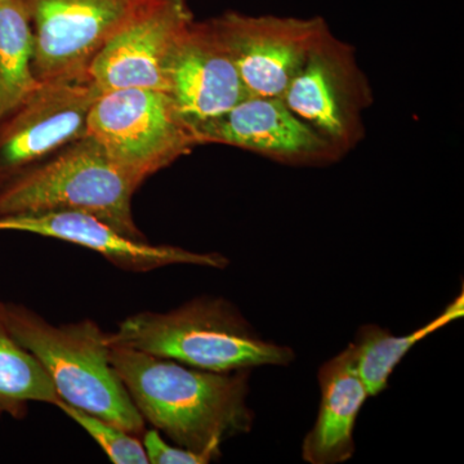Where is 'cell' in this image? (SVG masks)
Here are the masks:
<instances>
[{
  "instance_id": "6da1fadb",
  "label": "cell",
  "mask_w": 464,
  "mask_h": 464,
  "mask_svg": "<svg viewBox=\"0 0 464 464\" xmlns=\"http://www.w3.org/2000/svg\"><path fill=\"white\" fill-rule=\"evenodd\" d=\"M110 360L143 420L179 447L219 459L222 442L253 429L252 371H201L119 346Z\"/></svg>"
},
{
  "instance_id": "7a4b0ae2",
  "label": "cell",
  "mask_w": 464,
  "mask_h": 464,
  "mask_svg": "<svg viewBox=\"0 0 464 464\" xmlns=\"http://www.w3.org/2000/svg\"><path fill=\"white\" fill-rule=\"evenodd\" d=\"M108 341L110 346L217 373L288 366L295 360L292 348L262 338L227 299L209 295L168 313L128 316L114 333H108Z\"/></svg>"
},
{
  "instance_id": "3957f363",
  "label": "cell",
  "mask_w": 464,
  "mask_h": 464,
  "mask_svg": "<svg viewBox=\"0 0 464 464\" xmlns=\"http://www.w3.org/2000/svg\"><path fill=\"white\" fill-rule=\"evenodd\" d=\"M9 332L41 362L61 401L142 436L146 422L110 360L108 333L92 320L54 325L23 304H2Z\"/></svg>"
},
{
  "instance_id": "277c9868",
  "label": "cell",
  "mask_w": 464,
  "mask_h": 464,
  "mask_svg": "<svg viewBox=\"0 0 464 464\" xmlns=\"http://www.w3.org/2000/svg\"><path fill=\"white\" fill-rule=\"evenodd\" d=\"M141 185L85 134L53 157L3 183L0 219L83 212L132 239L146 240L132 216V198Z\"/></svg>"
},
{
  "instance_id": "5b68a950",
  "label": "cell",
  "mask_w": 464,
  "mask_h": 464,
  "mask_svg": "<svg viewBox=\"0 0 464 464\" xmlns=\"http://www.w3.org/2000/svg\"><path fill=\"white\" fill-rule=\"evenodd\" d=\"M87 134L142 183L200 146L166 92L123 88L97 96Z\"/></svg>"
},
{
  "instance_id": "8992f818",
  "label": "cell",
  "mask_w": 464,
  "mask_h": 464,
  "mask_svg": "<svg viewBox=\"0 0 464 464\" xmlns=\"http://www.w3.org/2000/svg\"><path fill=\"white\" fill-rule=\"evenodd\" d=\"M293 114L346 157L365 139L373 90L353 45L324 34L282 97Z\"/></svg>"
},
{
  "instance_id": "52a82bcc",
  "label": "cell",
  "mask_w": 464,
  "mask_h": 464,
  "mask_svg": "<svg viewBox=\"0 0 464 464\" xmlns=\"http://www.w3.org/2000/svg\"><path fill=\"white\" fill-rule=\"evenodd\" d=\"M210 23L252 97H283L314 45L331 29L319 16H252L237 11Z\"/></svg>"
},
{
  "instance_id": "ba28073f",
  "label": "cell",
  "mask_w": 464,
  "mask_h": 464,
  "mask_svg": "<svg viewBox=\"0 0 464 464\" xmlns=\"http://www.w3.org/2000/svg\"><path fill=\"white\" fill-rule=\"evenodd\" d=\"M149 0H24L41 83L82 78L121 26Z\"/></svg>"
},
{
  "instance_id": "9c48e42d",
  "label": "cell",
  "mask_w": 464,
  "mask_h": 464,
  "mask_svg": "<svg viewBox=\"0 0 464 464\" xmlns=\"http://www.w3.org/2000/svg\"><path fill=\"white\" fill-rule=\"evenodd\" d=\"M99 94L88 75L47 82L5 116L0 121V186L84 137Z\"/></svg>"
},
{
  "instance_id": "30bf717a",
  "label": "cell",
  "mask_w": 464,
  "mask_h": 464,
  "mask_svg": "<svg viewBox=\"0 0 464 464\" xmlns=\"http://www.w3.org/2000/svg\"><path fill=\"white\" fill-rule=\"evenodd\" d=\"M194 21L188 0H149L106 43L88 69L100 93L123 88L166 92L174 43Z\"/></svg>"
},
{
  "instance_id": "8fae6325",
  "label": "cell",
  "mask_w": 464,
  "mask_h": 464,
  "mask_svg": "<svg viewBox=\"0 0 464 464\" xmlns=\"http://www.w3.org/2000/svg\"><path fill=\"white\" fill-rule=\"evenodd\" d=\"M199 145L221 143L293 167H326L344 155L290 111L282 97H246L201 125Z\"/></svg>"
},
{
  "instance_id": "7c38bea8",
  "label": "cell",
  "mask_w": 464,
  "mask_h": 464,
  "mask_svg": "<svg viewBox=\"0 0 464 464\" xmlns=\"http://www.w3.org/2000/svg\"><path fill=\"white\" fill-rule=\"evenodd\" d=\"M164 76L166 93L194 133L249 97L210 20L186 26L168 56Z\"/></svg>"
},
{
  "instance_id": "4fadbf2b",
  "label": "cell",
  "mask_w": 464,
  "mask_h": 464,
  "mask_svg": "<svg viewBox=\"0 0 464 464\" xmlns=\"http://www.w3.org/2000/svg\"><path fill=\"white\" fill-rule=\"evenodd\" d=\"M0 231L30 232L94 250L110 264L130 273H149L172 265L225 268L219 253H198L173 246H154L121 234L102 219L83 212H53L0 219Z\"/></svg>"
},
{
  "instance_id": "5bb4252c",
  "label": "cell",
  "mask_w": 464,
  "mask_h": 464,
  "mask_svg": "<svg viewBox=\"0 0 464 464\" xmlns=\"http://www.w3.org/2000/svg\"><path fill=\"white\" fill-rule=\"evenodd\" d=\"M319 413L304 436L302 458L311 464H340L355 454L353 432L360 411L369 399L356 369L353 344L322 365L317 373Z\"/></svg>"
},
{
  "instance_id": "9a60e30c",
  "label": "cell",
  "mask_w": 464,
  "mask_h": 464,
  "mask_svg": "<svg viewBox=\"0 0 464 464\" xmlns=\"http://www.w3.org/2000/svg\"><path fill=\"white\" fill-rule=\"evenodd\" d=\"M463 315L464 295L460 293L439 316L409 334L393 335L375 324L362 325L351 344L355 353L357 372L364 382L369 398L380 395L389 387L393 369L415 344Z\"/></svg>"
},
{
  "instance_id": "2e32d148",
  "label": "cell",
  "mask_w": 464,
  "mask_h": 464,
  "mask_svg": "<svg viewBox=\"0 0 464 464\" xmlns=\"http://www.w3.org/2000/svg\"><path fill=\"white\" fill-rule=\"evenodd\" d=\"M34 33L24 0H0V121L41 82L33 72Z\"/></svg>"
},
{
  "instance_id": "e0dca14e",
  "label": "cell",
  "mask_w": 464,
  "mask_h": 464,
  "mask_svg": "<svg viewBox=\"0 0 464 464\" xmlns=\"http://www.w3.org/2000/svg\"><path fill=\"white\" fill-rule=\"evenodd\" d=\"M0 302V417H26L32 402L61 401L41 362L9 332Z\"/></svg>"
},
{
  "instance_id": "ac0fdd59",
  "label": "cell",
  "mask_w": 464,
  "mask_h": 464,
  "mask_svg": "<svg viewBox=\"0 0 464 464\" xmlns=\"http://www.w3.org/2000/svg\"><path fill=\"white\" fill-rule=\"evenodd\" d=\"M56 406L63 413L69 415L100 445V448L105 451L106 456L112 463H149L145 448H143L139 436H134L132 433L125 431L121 427L109 422V420H102V418L75 408V406L66 404V402L58 401Z\"/></svg>"
},
{
  "instance_id": "d6986e66",
  "label": "cell",
  "mask_w": 464,
  "mask_h": 464,
  "mask_svg": "<svg viewBox=\"0 0 464 464\" xmlns=\"http://www.w3.org/2000/svg\"><path fill=\"white\" fill-rule=\"evenodd\" d=\"M142 444L151 464H207L216 460L210 454L198 453L179 445H169L157 430L143 432Z\"/></svg>"
}]
</instances>
